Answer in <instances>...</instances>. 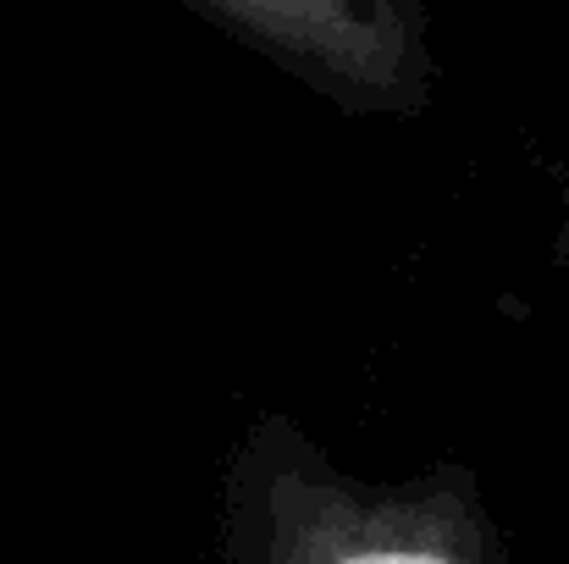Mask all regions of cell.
Wrapping results in <instances>:
<instances>
[{
  "label": "cell",
  "mask_w": 569,
  "mask_h": 564,
  "mask_svg": "<svg viewBox=\"0 0 569 564\" xmlns=\"http://www.w3.org/2000/svg\"><path fill=\"white\" fill-rule=\"evenodd\" d=\"M254 50L349 106H420V0H193Z\"/></svg>",
  "instance_id": "7a4b0ae2"
},
{
  "label": "cell",
  "mask_w": 569,
  "mask_h": 564,
  "mask_svg": "<svg viewBox=\"0 0 569 564\" xmlns=\"http://www.w3.org/2000/svg\"><path fill=\"white\" fill-rule=\"evenodd\" d=\"M227 564H503V548L465 476L360 487L260 420L227 482Z\"/></svg>",
  "instance_id": "6da1fadb"
}]
</instances>
